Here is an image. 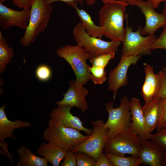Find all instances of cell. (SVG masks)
<instances>
[{"label": "cell", "mask_w": 166, "mask_h": 166, "mask_svg": "<svg viewBox=\"0 0 166 166\" xmlns=\"http://www.w3.org/2000/svg\"><path fill=\"white\" fill-rule=\"evenodd\" d=\"M77 4H74L72 7L76 11L86 32L91 36L101 38L104 35L101 27L94 23L91 16L85 10L79 9Z\"/></svg>", "instance_id": "7402d4cb"}, {"label": "cell", "mask_w": 166, "mask_h": 166, "mask_svg": "<svg viewBox=\"0 0 166 166\" xmlns=\"http://www.w3.org/2000/svg\"><path fill=\"white\" fill-rule=\"evenodd\" d=\"M145 73L144 81L141 88V94L144 103L152 100L159 89L160 78L157 73L155 74L153 67L150 64L144 63Z\"/></svg>", "instance_id": "e0dca14e"}, {"label": "cell", "mask_w": 166, "mask_h": 166, "mask_svg": "<svg viewBox=\"0 0 166 166\" xmlns=\"http://www.w3.org/2000/svg\"><path fill=\"white\" fill-rule=\"evenodd\" d=\"M121 1L128 2L134 0H121ZM152 1L155 8H157L162 2H166V0H150Z\"/></svg>", "instance_id": "8d00e7d4"}, {"label": "cell", "mask_w": 166, "mask_h": 166, "mask_svg": "<svg viewBox=\"0 0 166 166\" xmlns=\"http://www.w3.org/2000/svg\"><path fill=\"white\" fill-rule=\"evenodd\" d=\"M74 152L77 166H96V160L89 154L80 152Z\"/></svg>", "instance_id": "83f0119b"}, {"label": "cell", "mask_w": 166, "mask_h": 166, "mask_svg": "<svg viewBox=\"0 0 166 166\" xmlns=\"http://www.w3.org/2000/svg\"><path fill=\"white\" fill-rule=\"evenodd\" d=\"M161 114L158 124L156 128L157 131L163 128L166 123V97L160 98Z\"/></svg>", "instance_id": "1f68e13d"}, {"label": "cell", "mask_w": 166, "mask_h": 166, "mask_svg": "<svg viewBox=\"0 0 166 166\" xmlns=\"http://www.w3.org/2000/svg\"><path fill=\"white\" fill-rule=\"evenodd\" d=\"M6 106L4 105L0 108V141L1 142H4V140L9 137L15 140L16 138L13 135L15 130L29 128L31 125L30 122L23 121L20 119L14 121L8 119L4 110Z\"/></svg>", "instance_id": "ac0fdd59"}, {"label": "cell", "mask_w": 166, "mask_h": 166, "mask_svg": "<svg viewBox=\"0 0 166 166\" xmlns=\"http://www.w3.org/2000/svg\"><path fill=\"white\" fill-rule=\"evenodd\" d=\"M150 140L166 152V127H163L156 133L152 134Z\"/></svg>", "instance_id": "f1b7e54d"}, {"label": "cell", "mask_w": 166, "mask_h": 166, "mask_svg": "<svg viewBox=\"0 0 166 166\" xmlns=\"http://www.w3.org/2000/svg\"><path fill=\"white\" fill-rule=\"evenodd\" d=\"M142 141L139 155L141 164L164 166V152L151 140Z\"/></svg>", "instance_id": "2e32d148"}, {"label": "cell", "mask_w": 166, "mask_h": 166, "mask_svg": "<svg viewBox=\"0 0 166 166\" xmlns=\"http://www.w3.org/2000/svg\"><path fill=\"white\" fill-rule=\"evenodd\" d=\"M163 30L151 46V50L164 49L166 51V23L163 26Z\"/></svg>", "instance_id": "f546056e"}, {"label": "cell", "mask_w": 166, "mask_h": 166, "mask_svg": "<svg viewBox=\"0 0 166 166\" xmlns=\"http://www.w3.org/2000/svg\"><path fill=\"white\" fill-rule=\"evenodd\" d=\"M131 122L129 131L138 135L142 141L150 140L152 134L148 131L140 99L136 97L129 101Z\"/></svg>", "instance_id": "9a60e30c"}, {"label": "cell", "mask_w": 166, "mask_h": 166, "mask_svg": "<svg viewBox=\"0 0 166 166\" xmlns=\"http://www.w3.org/2000/svg\"><path fill=\"white\" fill-rule=\"evenodd\" d=\"M56 53L69 64L77 83L84 85L90 80V66L87 61L91 56L83 48L77 45H65L58 49Z\"/></svg>", "instance_id": "3957f363"}, {"label": "cell", "mask_w": 166, "mask_h": 166, "mask_svg": "<svg viewBox=\"0 0 166 166\" xmlns=\"http://www.w3.org/2000/svg\"><path fill=\"white\" fill-rule=\"evenodd\" d=\"M96 166H113L105 153L103 152L96 160Z\"/></svg>", "instance_id": "e575fe53"}, {"label": "cell", "mask_w": 166, "mask_h": 166, "mask_svg": "<svg viewBox=\"0 0 166 166\" xmlns=\"http://www.w3.org/2000/svg\"><path fill=\"white\" fill-rule=\"evenodd\" d=\"M43 139L68 151L83 142L89 136H84L76 129L67 127L49 120Z\"/></svg>", "instance_id": "277c9868"}, {"label": "cell", "mask_w": 166, "mask_h": 166, "mask_svg": "<svg viewBox=\"0 0 166 166\" xmlns=\"http://www.w3.org/2000/svg\"><path fill=\"white\" fill-rule=\"evenodd\" d=\"M14 56L13 49L10 47L7 41L0 31V73L4 72L7 64L11 62Z\"/></svg>", "instance_id": "603a6c76"}, {"label": "cell", "mask_w": 166, "mask_h": 166, "mask_svg": "<svg viewBox=\"0 0 166 166\" xmlns=\"http://www.w3.org/2000/svg\"><path fill=\"white\" fill-rule=\"evenodd\" d=\"M163 127H166V123L164 125Z\"/></svg>", "instance_id": "b9f144b4"}, {"label": "cell", "mask_w": 166, "mask_h": 166, "mask_svg": "<svg viewBox=\"0 0 166 166\" xmlns=\"http://www.w3.org/2000/svg\"><path fill=\"white\" fill-rule=\"evenodd\" d=\"M162 70L166 72V65L163 68Z\"/></svg>", "instance_id": "ab89813d"}, {"label": "cell", "mask_w": 166, "mask_h": 166, "mask_svg": "<svg viewBox=\"0 0 166 166\" xmlns=\"http://www.w3.org/2000/svg\"><path fill=\"white\" fill-rule=\"evenodd\" d=\"M16 6L23 9L30 8L34 0H11Z\"/></svg>", "instance_id": "836d02e7"}, {"label": "cell", "mask_w": 166, "mask_h": 166, "mask_svg": "<svg viewBox=\"0 0 166 166\" xmlns=\"http://www.w3.org/2000/svg\"><path fill=\"white\" fill-rule=\"evenodd\" d=\"M73 33L77 45L85 49L91 57L117 52L122 43L112 41L107 42L101 38L90 36L86 32L81 22L75 26Z\"/></svg>", "instance_id": "8992f818"}, {"label": "cell", "mask_w": 166, "mask_h": 166, "mask_svg": "<svg viewBox=\"0 0 166 166\" xmlns=\"http://www.w3.org/2000/svg\"><path fill=\"white\" fill-rule=\"evenodd\" d=\"M61 166H77L75 153L70 150L67 151L63 161L61 163Z\"/></svg>", "instance_id": "d6a6232c"}, {"label": "cell", "mask_w": 166, "mask_h": 166, "mask_svg": "<svg viewBox=\"0 0 166 166\" xmlns=\"http://www.w3.org/2000/svg\"><path fill=\"white\" fill-rule=\"evenodd\" d=\"M164 166H166V152H164Z\"/></svg>", "instance_id": "f35d334b"}, {"label": "cell", "mask_w": 166, "mask_h": 166, "mask_svg": "<svg viewBox=\"0 0 166 166\" xmlns=\"http://www.w3.org/2000/svg\"><path fill=\"white\" fill-rule=\"evenodd\" d=\"M127 2L110 0L103 3L99 13V26L104 35L111 41L123 42L126 29L124 25Z\"/></svg>", "instance_id": "6da1fadb"}, {"label": "cell", "mask_w": 166, "mask_h": 166, "mask_svg": "<svg viewBox=\"0 0 166 166\" xmlns=\"http://www.w3.org/2000/svg\"><path fill=\"white\" fill-rule=\"evenodd\" d=\"M69 106L57 105L49 113L50 119L56 123L64 126L76 129L84 132L87 136L90 135L93 129L84 127L79 118L72 115Z\"/></svg>", "instance_id": "5bb4252c"}, {"label": "cell", "mask_w": 166, "mask_h": 166, "mask_svg": "<svg viewBox=\"0 0 166 166\" xmlns=\"http://www.w3.org/2000/svg\"><path fill=\"white\" fill-rule=\"evenodd\" d=\"M30 9L17 11L0 2V27L5 30L15 26L25 30L29 21Z\"/></svg>", "instance_id": "7c38bea8"}, {"label": "cell", "mask_w": 166, "mask_h": 166, "mask_svg": "<svg viewBox=\"0 0 166 166\" xmlns=\"http://www.w3.org/2000/svg\"><path fill=\"white\" fill-rule=\"evenodd\" d=\"M6 0H0V2L3 3Z\"/></svg>", "instance_id": "60d3db41"}, {"label": "cell", "mask_w": 166, "mask_h": 166, "mask_svg": "<svg viewBox=\"0 0 166 166\" xmlns=\"http://www.w3.org/2000/svg\"><path fill=\"white\" fill-rule=\"evenodd\" d=\"M81 84L77 83L75 80L69 81V87L66 93L63 94L62 99L55 103L57 105L76 107L83 112L88 110L86 97L89 91Z\"/></svg>", "instance_id": "4fadbf2b"}, {"label": "cell", "mask_w": 166, "mask_h": 166, "mask_svg": "<svg viewBox=\"0 0 166 166\" xmlns=\"http://www.w3.org/2000/svg\"><path fill=\"white\" fill-rule=\"evenodd\" d=\"M162 14L166 17V1L165 2Z\"/></svg>", "instance_id": "74e56055"}, {"label": "cell", "mask_w": 166, "mask_h": 166, "mask_svg": "<svg viewBox=\"0 0 166 166\" xmlns=\"http://www.w3.org/2000/svg\"><path fill=\"white\" fill-rule=\"evenodd\" d=\"M115 52L100 54L92 56L89 59L92 65L105 68L110 61L114 58Z\"/></svg>", "instance_id": "484cf974"}, {"label": "cell", "mask_w": 166, "mask_h": 166, "mask_svg": "<svg viewBox=\"0 0 166 166\" xmlns=\"http://www.w3.org/2000/svg\"><path fill=\"white\" fill-rule=\"evenodd\" d=\"M36 78L39 81L46 82L51 78L52 72L51 68L45 64H41L36 68L35 71Z\"/></svg>", "instance_id": "4316f807"}, {"label": "cell", "mask_w": 166, "mask_h": 166, "mask_svg": "<svg viewBox=\"0 0 166 166\" xmlns=\"http://www.w3.org/2000/svg\"><path fill=\"white\" fill-rule=\"evenodd\" d=\"M157 74L160 78V87L154 98L166 97V72L163 70H160Z\"/></svg>", "instance_id": "4dcf8cb0"}, {"label": "cell", "mask_w": 166, "mask_h": 166, "mask_svg": "<svg viewBox=\"0 0 166 166\" xmlns=\"http://www.w3.org/2000/svg\"><path fill=\"white\" fill-rule=\"evenodd\" d=\"M30 9L29 24L20 40L24 47H28L34 43L38 35L45 31L53 11L51 5L46 4L44 0H34Z\"/></svg>", "instance_id": "7a4b0ae2"}, {"label": "cell", "mask_w": 166, "mask_h": 166, "mask_svg": "<svg viewBox=\"0 0 166 166\" xmlns=\"http://www.w3.org/2000/svg\"><path fill=\"white\" fill-rule=\"evenodd\" d=\"M142 110L147 127L151 133L158 124L161 114L159 98H154L149 102L144 103Z\"/></svg>", "instance_id": "d6986e66"}, {"label": "cell", "mask_w": 166, "mask_h": 166, "mask_svg": "<svg viewBox=\"0 0 166 166\" xmlns=\"http://www.w3.org/2000/svg\"><path fill=\"white\" fill-rule=\"evenodd\" d=\"M129 101L128 98L124 96L121 99L118 107H114L113 101L105 104L109 116L104 126L108 129V140L119 133L129 131L131 122Z\"/></svg>", "instance_id": "5b68a950"}, {"label": "cell", "mask_w": 166, "mask_h": 166, "mask_svg": "<svg viewBox=\"0 0 166 166\" xmlns=\"http://www.w3.org/2000/svg\"><path fill=\"white\" fill-rule=\"evenodd\" d=\"M105 68L92 65L90 67V80L95 85L102 84L107 79V73Z\"/></svg>", "instance_id": "d4e9b609"}, {"label": "cell", "mask_w": 166, "mask_h": 166, "mask_svg": "<svg viewBox=\"0 0 166 166\" xmlns=\"http://www.w3.org/2000/svg\"><path fill=\"white\" fill-rule=\"evenodd\" d=\"M141 142L138 135L130 131L121 132L108 140L103 152L120 156L128 154L138 157Z\"/></svg>", "instance_id": "9c48e42d"}, {"label": "cell", "mask_w": 166, "mask_h": 166, "mask_svg": "<svg viewBox=\"0 0 166 166\" xmlns=\"http://www.w3.org/2000/svg\"><path fill=\"white\" fill-rule=\"evenodd\" d=\"M19 158L17 166H47L48 161L44 157H40L34 154L27 147L21 146L17 150Z\"/></svg>", "instance_id": "44dd1931"}, {"label": "cell", "mask_w": 166, "mask_h": 166, "mask_svg": "<svg viewBox=\"0 0 166 166\" xmlns=\"http://www.w3.org/2000/svg\"><path fill=\"white\" fill-rule=\"evenodd\" d=\"M127 2L128 5L138 7L145 16L146 23L141 29L142 35L155 34L157 29L166 23V17L155 11V8L150 0H134Z\"/></svg>", "instance_id": "8fae6325"}, {"label": "cell", "mask_w": 166, "mask_h": 166, "mask_svg": "<svg viewBox=\"0 0 166 166\" xmlns=\"http://www.w3.org/2000/svg\"><path fill=\"white\" fill-rule=\"evenodd\" d=\"M142 56L140 55H121L117 65L109 72L108 77V89L113 92L114 100L118 89L128 85L127 73L129 68L132 65H135Z\"/></svg>", "instance_id": "30bf717a"}, {"label": "cell", "mask_w": 166, "mask_h": 166, "mask_svg": "<svg viewBox=\"0 0 166 166\" xmlns=\"http://www.w3.org/2000/svg\"><path fill=\"white\" fill-rule=\"evenodd\" d=\"M91 123L93 126L92 134L83 142L70 150L73 152L86 153L97 160L103 152V149L108 141V129L105 127L103 120L97 119Z\"/></svg>", "instance_id": "ba28073f"}, {"label": "cell", "mask_w": 166, "mask_h": 166, "mask_svg": "<svg viewBox=\"0 0 166 166\" xmlns=\"http://www.w3.org/2000/svg\"><path fill=\"white\" fill-rule=\"evenodd\" d=\"M85 0H44L47 4H51L52 3L56 1H61L65 2L67 5L72 6L76 3L83 4Z\"/></svg>", "instance_id": "d590c367"}, {"label": "cell", "mask_w": 166, "mask_h": 166, "mask_svg": "<svg viewBox=\"0 0 166 166\" xmlns=\"http://www.w3.org/2000/svg\"><path fill=\"white\" fill-rule=\"evenodd\" d=\"M67 150L48 142H43L37 148L38 155L43 156L53 166H59Z\"/></svg>", "instance_id": "ffe728a7"}, {"label": "cell", "mask_w": 166, "mask_h": 166, "mask_svg": "<svg viewBox=\"0 0 166 166\" xmlns=\"http://www.w3.org/2000/svg\"><path fill=\"white\" fill-rule=\"evenodd\" d=\"M123 43L122 55L131 56L149 55L152 53L151 46L157 38L155 34L143 37L140 34L141 27L133 31L127 22Z\"/></svg>", "instance_id": "52a82bcc"}, {"label": "cell", "mask_w": 166, "mask_h": 166, "mask_svg": "<svg viewBox=\"0 0 166 166\" xmlns=\"http://www.w3.org/2000/svg\"><path fill=\"white\" fill-rule=\"evenodd\" d=\"M105 154L113 166H138L141 162L138 157L133 156L125 157L108 153Z\"/></svg>", "instance_id": "cb8c5ba5"}]
</instances>
